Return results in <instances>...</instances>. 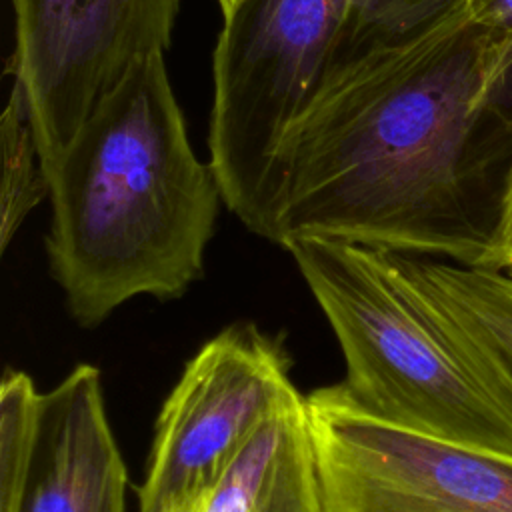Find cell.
Wrapping results in <instances>:
<instances>
[{"label": "cell", "mask_w": 512, "mask_h": 512, "mask_svg": "<svg viewBox=\"0 0 512 512\" xmlns=\"http://www.w3.org/2000/svg\"><path fill=\"white\" fill-rule=\"evenodd\" d=\"M512 182V36L466 8L328 78L288 132L248 230L484 268Z\"/></svg>", "instance_id": "obj_1"}, {"label": "cell", "mask_w": 512, "mask_h": 512, "mask_svg": "<svg viewBox=\"0 0 512 512\" xmlns=\"http://www.w3.org/2000/svg\"><path fill=\"white\" fill-rule=\"evenodd\" d=\"M46 178L48 266L80 326L136 296L178 298L202 276L222 192L190 144L164 52L132 66Z\"/></svg>", "instance_id": "obj_2"}, {"label": "cell", "mask_w": 512, "mask_h": 512, "mask_svg": "<svg viewBox=\"0 0 512 512\" xmlns=\"http://www.w3.org/2000/svg\"><path fill=\"white\" fill-rule=\"evenodd\" d=\"M346 362L340 382L388 424L512 460V380L434 310L384 250L298 238L284 246Z\"/></svg>", "instance_id": "obj_3"}, {"label": "cell", "mask_w": 512, "mask_h": 512, "mask_svg": "<svg viewBox=\"0 0 512 512\" xmlns=\"http://www.w3.org/2000/svg\"><path fill=\"white\" fill-rule=\"evenodd\" d=\"M346 0H236L212 54L210 164L248 228L278 152L318 94Z\"/></svg>", "instance_id": "obj_4"}, {"label": "cell", "mask_w": 512, "mask_h": 512, "mask_svg": "<svg viewBox=\"0 0 512 512\" xmlns=\"http://www.w3.org/2000/svg\"><path fill=\"white\" fill-rule=\"evenodd\" d=\"M280 340L252 322L212 336L162 404L138 488V512H176L238 456L274 414L304 400Z\"/></svg>", "instance_id": "obj_5"}, {"label": "cell", "mask_w": 512, "mask_h": 512, "mask_svg": "<svg viewBox=\"0 0 512 512\" xmlns=\"http://www.w3.org/2000/svg\"><path fill=\"white\" fill-rule=\"evenodd\" d=\"M306 408L324 512H512V460L378 420L340 382Z\"/></svg>", "instance_id": "obj_6"}, {"label": "cell", "mask_w": 512, "mask_h": 512, "mask_svg": "<svg viewBox=\"0 0 512 512\" xmlns=\"http://www.w3.org/2000/svg\"><path fill=\"white\" fill-rule=\"evenodd\" d=\"M14 50L6 72L28 94L48 170L132 66L166 52L180 0H10Z\"/></svg>", "instance_id": "obj_7"}, {"label": "cell", "mask_w": 512, "mask_h": 512, "mask_svg": "<svg viewBox=\"0 0 512 512\" xmlns=\"http://www.w3.org/2000/svg\"><path fill=\"white\" fill-rule=\"evenodd\" d=\"M126 488L96 366L78 364L50 392L4 372L0 512H124Z\"/></svg>", "instance_id": "obj_8"}, {"label": "cell", "mask_w": 512, "mask_h": 512, "mask_svg": "<svg viewBox=\"0 0 512 512\" xmlns=\"http://www.w3.org/2000/svg\"><path fill=\"white\" fill-rule=\"evenodd\" d=\"M176 512H324L306 396L270 416L220 478Z\"/></svg>", "instance_id": "obj_9"}, {"label": "cell", "mask_w": 512, "mask_h": 512, "mask_svg": "<svg viewBox=\"0 0 512 512\" xmlns=\"http://www.w3.org/2000/svg\"><path fill=\"white\" fill-rule=\"evenodd\" d=\"M384 252L398 274L512 380V274Z\"/></svg>", "instance_id": "obj_10"}, {"label": "cell", "mask_w": 512, "mask_h": 512, "mask_svg": "<svg viewBox=\"0 0 512 512\" xmlns=\"http://www.w3.org/2000/svg\"><path fill=\"white\" fill-rule=\"evenodd\" d=\"M466 8V0H346L322 84L370 56L398 50Z\"/></svg>", "instance_id": "obj_11"}, {"label": "cell", "mask_w": 512, "mask_h": 512, "mask_svg": "<svg viewBox=\"0 0 512 512\" xmlns=\"http://www.w3.org/2000/svg\"><path fill=\"white\" fill-rule=\"evenodd\" d=\"M0 250L6 252L26 216L50 196L32 106L24 84L12 76L10 96L0 118Z\"/></svg>", "instance_id": "obj_12"}, {"label": "cell", "mask_w": 512, "mask_h": 512, "mask_svg": "<svg viewBox=\"0 0 512 512\" xmlns=\"http://www.w3.org/2000/svg\"><path fill=\"white\" fill-rule=\"evenodd\" d=\"M466 12L474 22L512 36V0H466Z\"/></svg>", "instance_id": "obj_13"}, {"label": "cell", "mask_w": 512, "mask_h": 512, "mask_svg": "<svg viewBox=\"0 0 512 512\" xmlns=\"http://www.w3.org/2000/svg\"><path fill=\"white\" fill-rule=\"evenodd\" d=\"M484 268L512 274V182H510V190H508V198H506V208H504L498 242H496V248Z\"/></svg>", "instance_id": "obj_14"}, {"label": "cell", "mask_w": 512, "mask_h": 512, "mask_svg": "<svg viewBox=\"0 0 512 512\" xmlns=\"http://www.w3.org/2000/svg\"><path fill=\"white\" fill-rule=\"evenodd\" d=\"M218 2V6H220V12L224 14V12H228L230 8H232V4L236 2V0H216Z\"/></svg>", "instance_id": "obj_15"}]
</instances>
